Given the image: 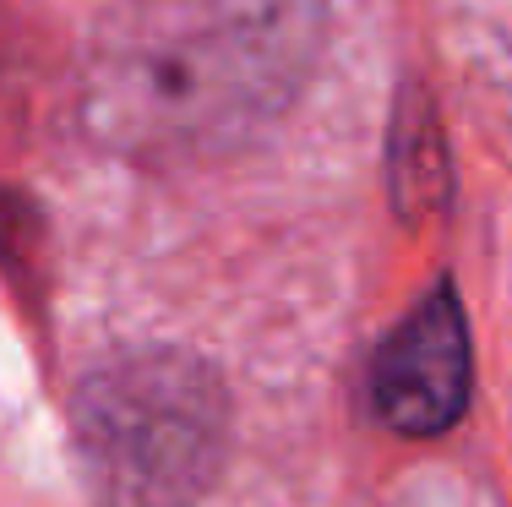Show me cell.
<instances>
[{"label": "cell", "mask_w": 512, "mask_h": 507, "mask_svg": "<svg viewBox=\"0 0 512 507\" xmlns=\"http://www.w3.org/2000/svg\"><path fill=\"white\" fill-rule=\"evenodd\" d=\"M229 437L218 377L191 355H120L77 393V448L104 507H191Z\"/></svg>", "instance_id": "7a4b0ae2"}, {"label": "cell", "mask_w": 512, "mask_h": 507, "mask_svg": "<svg viewBox=\"0 0 512 507\" xmlns=\"http://www.w3.org/2000/svg\"><path fill=\"white\" fill-rule=\"evenodd\" d=\"M322 0H115L82 60V120L137 164H207L306 88Z\"/></svg>", "instance_id": "6da1fadb"}, {"label": "cell", "mask_w": 512, "mask_h": 507, "mask_svg": "<svg viewBox=\"0 0 512 507\" xmlns=\"http://www.w3.org/2000/svg\"><path fill=\"white\" fill-rule=\"evenodd\" d=\"M469 377V322L453 289H436L376 355V415L404 437H442L469 404Z\"/></svg>", "instance_id": "3957f363"}]
</instances>
